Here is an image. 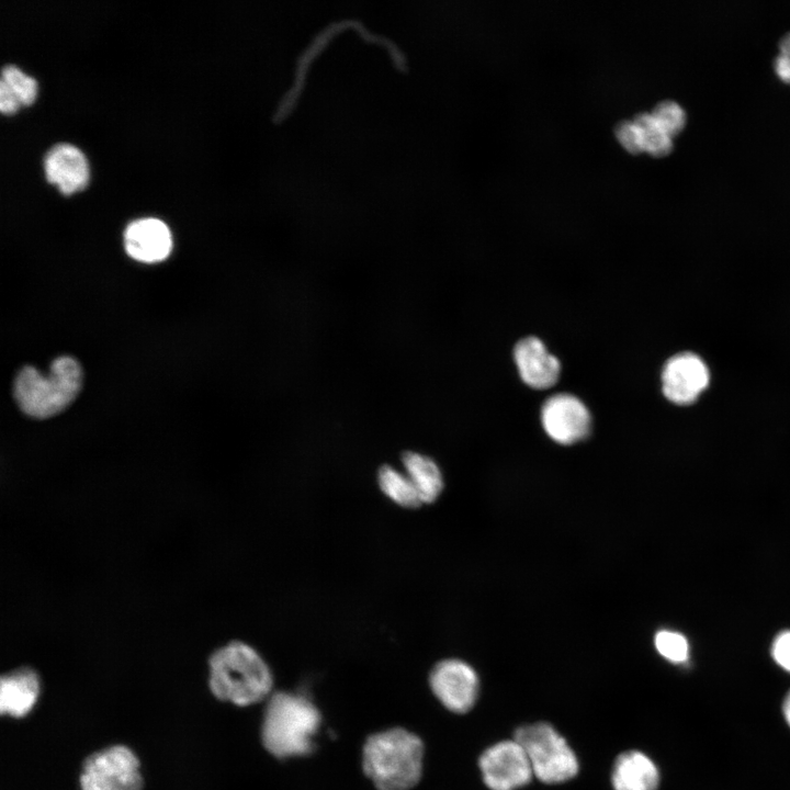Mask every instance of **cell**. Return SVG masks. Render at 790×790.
<instances>
[{"label":"cell","instance_id":"6da1fadb","mask_svg":"<svg viewBox=\"0 0 790 790\" xmlns=\"http://www.w3.org/2000/svg\"><path fill=\"white\" fill-rule=\"evenodd\" d=\"M208 685L219 700L246 707L266 699L272 689L271 670L249 644L232 641L208 658Z\"/></svg>","mask_w":790,"mask_h":790},{"label":"cell","instance_id":"7a4b0ae2","mask_svg":"<svg viewBox=\"0 0 790 790\" xmlns=\"http://www.w3.org/2000/svg\"><path fill=\"white\" fill-rule=\"evenodd\" d=\"M422 756L421 740L395 727L368 737L362 766L377 790H408L420 780Z\"/></svg>","mask_w":790,"mask_h":790},{"label":"cell","instance_id":"3957f363","mask_svg":"<svg viewBox=\"0 0 790 790\" xmlns=\"http://www.w3.org/2000/svg\"><path fill=\"white\" fill-rule=\"evenodd\" d=\"M320 713L303 695L279 691L268 700L261 737L266 749L279 759L304 756L314 748L313 737Z\"/></svg>","mask_w":790,"mask_h":790},{"label":"cell","instance_id":"277c9868","mask_svg":"<svg viewBox=\"0 0 790 790\" xmlns=\"http://www.w3.org/2000/svg\"><path fill=\"white\" fill-rule=\"evenodd\" d=\"M82 380V369L77 360L58 357L46 376L33 366H24L16 375L13 394L24 414L45 419L61 413L75 400Z\"/></svg>","mask_w":790,"mask_h":790},{"label":"cell","instance_id":"5b68a950","mask_svg":"<svg viewBox=\"0 0 790 790\" xmlns=\"http://www.w3.org/2000/svg\"><path fill=\"white\" fill-rule=\"evenodd\" d=\"M347 30H353L366 43L383 47L387 52L393 66L403 74L408 72V58L404 50L392 38L372 32L359 19L345 18L331 21L313 36L308 45L298 55L293 81L289 89L282 94L273 111L272 122L274 124H280L285 121L296 108L305 89L307 72L313 60L327 47L337 34Z\"/></svg>","mask_w":790,"mask_h":790},{"label":"cell","instance_id":"8992f818","mask_svg":"<svg viewBox=\"0 0 790 790\" xmlns=\"http://www.w3.org/2000/svg\"><path fill=\"white\" fill-rule=\"evenodd\" d=\"M514 740L524 749L533 776L544 783H561L578 772V759L566 740L549 723L518 727Z\"/></svg>","mask_w":790,"mask_h":790},{"label":"cell","instance_id":"52a82bcc","mask_svg":"<svg viewBox=\"0 0 790 790\" xmlns=\"http://www.w3.org/2000/svg\"><path fill=\"white\" fill-rule=\"evenodd\" d=\"M80 787L81 790H142L139 761L126 746L104 748L83 761Z\"/></svg>","mask_w":790,"mask_h":790},{"label":"cell","instance_id":"ba28073f","mask_svg":"<svg viewBox=\"0 0 790 790\" xmlns=\"http://www.w3.org/2000/svg\"><path fill=\"white\" fill-rule=\"evenodd\" d=\"M478 766L490 790H516L529 783L533 776L524 749L515 740L488 747L481 755Z\"/></svg>","mask_w":790,"mask_h":790},{"label":"cell","instance_id":"9c48e42d","mask_svg":"<svg viewBox=\"0 0 790 790\" xmlns=\"http://www.w3.org/2000/svg\"><path fill=\"white\" fill-rule=\"evenodd\" d=\"M430 687L435 696L450 711H470L478 696V677L465 662L451 658L439 662L431 670Z\"/></svg>","mask_w":790,"mask_h":790},{"label":"cell","instance_id":"30bf717a","mask_svg":"<svg viewBox=\"0 0 790 790\" xmlns=\"http://www.w3.org/2000/svg\"><path fill=\"white\" fill-rule=\"evenodd\" d=\"M541 422L552 440L567 445L588 436L591 417L588 408L578 397L568 393H558L543 403Z\"/></svg>","mask_w":790,"mask_h":790},{"label":"cell","instance_id":"8fae6325","mask_svg":"<svg viewBox=\"0 0 790 790\" xmlns=\"http://www.w3.org/2000/svg\"><path fill=\"white\" fill-rule=\"evenodd\" d=\"M710 373L703 360L692 352L669 358L662 371V391L672 403H693L708 386Z\"/></svg>","mask_w":790,"mask_h":790},{"label":"cell","instance_id":"7c38bea8","mask_svg":"<svg viewBox=\"0 0 790 790\" xmlns=\"http://www.w3.org/2000/svg\"><path fill=\"white\" fill-rule=\"evenodd\" d=\"M514 360L521 380L530 387L545 390L553 386L561 373L558 359L545 345L530 336L519 340L514 349Z\"/></svg>","mask_w":790,"mask_h":790},{"label":"cell","instance_id":"4fadbf2b","mask_svg":"<svg viewBox=\"0 0 790 790\" xmlns=\"http://www.w3.org/2000/svg\"><path fill=\"white\" fill-rule=\"evenodd\" d=\"M124 245L129 257L142 262H158L166 259L172 248L171 233L160 219L146 217L136 219L126 227Z\"/></svg>","mask_w":790,"mask_h":790},{"label":"cell","instance_id":"5bb4252c","mask_svg":"<svg viewBox=\"0 0 790 790\" xmlns=\"http://www.w3.org/2000/svg\"><path fill=\"white\" fill-rule=\"evenodd\" d=\"M44 170L49 183L68 195L82 190L89 180L84 155L76 146L60 143L53 146L44 158Z\"/></svg>","mask_w":790,"mask_h":790},{"label":"cell","instance_id":"9a60e30c","mask_svg":"<svg viewBox=\"0 0 790 790\" xmlns=\"http://www.w3.org/2000/svg\"><path fill=\"white\" fill-rule=\"evenodd\" d=\"M40 693V679L34 669L21 667L2 675L0 681V711L13 718L26 715Z\"/></svg>","mask_w":790,"mask_h":790},{"label":"cell","instance_id":"2e32d148","mask_svg":"<svg viewBox=\"0 0 790 790\" xmlns=\"http://www.w3.org/2000/svg\"><path fill=\"white\" fill-rule=\"evenodd\" d=\"M611 782L614 790H656L659 772L645 754L628 751L617 757Z\"/></svg>","mask_w":790,"mask_h":790},{"label":"cell","instance_id":"e0dca14e","mask_svg":"<svg viewBox=\"0 0 790 790\" xmlns=\"http://www.w3.org/2000/svg\"><path fill=\"white\" fill-rule=\"evenodd\" d=\"M402 464L422 505L437 500L443 488V477L438 464L430 456L415 451L405 452Z\"/></svg>","mask_w":790,"mask_h":790},{"label":"cell","instance_id":"ac0fdd59","mask_svg":"<svg viewBox=\"0 0 790 790\" xmlns=\"http://www.w3.org/2000/svg\"><path fill=\"white\" fill-rule=\"evenodd\" d=\"M377 483L383 494L392 501L404 508H417L422 505L413 483L403 471L388 464L377 472Z\"/></svg>","mask_w":790,"mask_h":790},{"label":"cell","instance_id":"d6986e66","mask_svg":"<svg viewBox=\"0 0 790 790\" xmlns=\"http://www.w3.org/2000/svg\"><path fill=\"white\" fill-rule=\"evenodd\" d=\"M643 137L644 150L655 157H663L673 149V137L664 129L652 113H640L634 120Z\"/></svg>","mask_w":790,"mask_h":790},{"label":"cell","instance_id":"ffe728a7","mask_svg":"<svg viewBox=\"0 0 790 790\" xmlns=\"http://www.w3.org/2000/svg\"><path fill=\"white\" fill-rule=\"evenodd\" d=\"M1 80L19 99L21 105H30L37 93V83L33 77L24 74L14 65H7L2 69Z\"/></svg>","mask_w":790,"mask_h":790},{"label":"cell","instance_id":"44dd1931","mask_svg":"<svg viewBox=\"0 0 790 790\" xmlns=\"http://www.w3.org/2000/svg\"><path fill=\"white\" fill-rule=\"evenodd\" d=\"M655 647L666 659L673 663L685 662L688 657L689 646L686 637L674 631L663 630L655 635Z\"/></svg>","mask_w":790,"mask_h":790},{"label":"cell","instance_id":"7402d4cb","mask_svg":"<svg viewBox=\"0 0 790 790\" xmlns=\"http://www.w3.org/2000/svg\"><path fill=\"white\" fill-rule=\"evenodd\" d=\"M652 114L672 137L679 134L685 127L686 113L675 101L664 100L659 102Z\"/></svg>","mask_w":790,"mask_h":790},{"label":"cell","instance_id":"603a6c76","mask_svg":"<svg viewBox=\"0 0 790 790\" xmlns=\"http://www.w3.org/2000/svg\"><path fill=\"white\" fill-rule=\"evenodd\" d=\"M614 134L630 153L637 154L644 150L642 133L634 121H620L614 127Z\"/></svg>","mask_w":790,"mask_h":790},{"label":"cell","instance_id":"cb8c5ba5","mask_svg":"<svg viewBox=\"0 0 790 790\" xmlns=\"http://www.w3.org/2000/svg\"><path fill=\"white\" fill-rule=\"evenodd\" d=\"M775 71L785 82L790 83V33L782 37L779 54L775 59Z\"/></svg>","mask_w":790,"mask_h":790},{"label":"cell","instance_id":"d4e9b609","mask_svg":"<svg viewBox=\"0 0 790 790\" xmlns=\"http://www.w3.org/2000/svg\"><path fill=\"white\" fill-rule=\"evenodd\" d=\"M771 653L776 663L790 673V631H785L775 639Z\"/></svg>","mask_w":790,"mask_h":790},{"label":"cell","instance_id":"484cf974","mask_svg":"<svg viewBox=\"0 0 790 790\" xmlns=\"http://www.w3.org/2000/svg\"><path fill=\"white\" fill-rule=\"evenodd\" d=\"M21 106L19 99L10 88L0 80V110L3 114H13Z\"/></svg>","mask_w":790,"mask_h":790},{"label":"cell","instance_id":"4316f807","mask_svg":"<svg viewBox=\"0 0 790 790\" xmlns=\"http://www.w3.org/2000/svg\"><path fill=\"white\" fill-rule=\"evenodd\" d=\"M782 709H783V715L786 718V721L790 725V692L788 693V696L785 699Z\"/></svg>","mask_w":790,"mask_h":790}]
</instances>
